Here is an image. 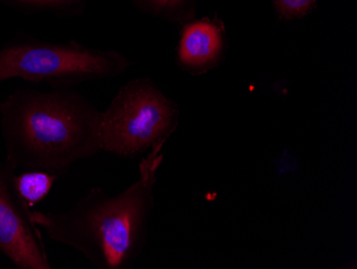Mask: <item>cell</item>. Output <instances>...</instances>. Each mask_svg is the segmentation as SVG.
Listing matches in <instances>:
<instances>
[{
	"instance_id": "1",
	"label": "cell",
	"mask_w": 357,
	"mask_h": 269,
	"mask_svg": "<svg viewBox=\"0 0 357 269\" xmlns=\"http://www.w3.org/2000/svg\"><path fill=\"white\" fill-rule=\"evenodd\" d=\"M164 145L150 150L140 162L139 177L122 194L108 196L93 187L68 212H31V220L48 238L77 251L94 266L128 268L146 242Z\"/></svg>"
},
{
	"instance_id": "2",
	"label": "cell",
	"mask_w": 357,
	"mask_h": 269,
	"mask_svg": "<svg viewBox=\"0 0 357 269\" xmlns=\"http://www.w3.org/2000/svg\"><path fill=\"white\" fill-rule=\"evenodd\" d=\"M0 110L13 163L60 176L102 150L103 112L73 88L24 92Z\"/></svg>"
},
{
	"instance_id": "3",
	"label": "cell",
	"mask_w": 357,
	"mask_h": 269,
	"mask_svg": "<svg viewBox=\"0 0 357 269\" xmlns=\"http://www.w3.org/2000/svg\"><path fill=\"white\" fill-rule=\"evenodd\" d=\"M130 61L117 51L94 49L79 42H30L6 46L0 51V82L10 78L47 82L54 87L114 78Z\"/></svg>"
},
{
	"instance_id": "4",
	"label": "cell",
	"mask_w": 357,
	"mask_h": 269,
	"mask_svg": "<svg viewBox=\"0 0 357 269\" xmlns=\"http://www.w3.org/2000/svg\"><path fill=\"white\" fill-rule=\"evenodd\" d=\"M178 116L176 104L150 80L128 82L103 112L101 150L123 158L151 150L166 143Z\"/></svg>"
},
{
	"instance_id": "5",
	"label": "cell",
	"mask_w": 357,
	"mask_h": 269,
	"mask_svg": "<svg viewBox=\"0 0 357 269\" xmlns=\"http://www.w3.org/2000/svg\"><path fill=\"white\" fill-rule=\"evenodd\" d=\"M11 170L0 168V252L23 269H51L37 224L16 191Z\"/></svg>"
},
{
	"instance_id": "6",
	"label": "cell",
	"mask_w": 357,
	"mask_h": 269,
	"mask_svg": "<svg viewBox=\"0 0 357 269\" xmlns=\"http://www.w3.org/2000/svg\"><path fill=\"white\" fill-rule=\"evenodd\" d=\"M222 51L220 28L208 21L186 24L178 42V59L188 71H199L213 65Z\"/></svg>"
},
{
	"instance_id": "7",
	"label": "cell",
	"mask_w": 357,
	"mask_h": 269,
	"mask_svg": "<svg viewBox=\"0 0 357 269\" xmlns=\"http://www.w3.org/2000/svg\"><path fill=\"white\" fill-rule=\"evenodd\" d=\"M58 177L45 170H33L14 178V184L20 196L31 208L47 196Z\"/></svg>"
},
{
	"instance_id": "8",
	"label": "cell",
	"mask_w": 357,
	"mask_h": 269,
	"mask_svg": "<svg viewBox=\"0 0 357 269\" xmlns=\"http://www.w3.org/2000/svg\"><path fill=\"white\" fill-rule=\"evenodd\" d=\"M16 5L24 7L48 9L58 14H68L77 11L88 0H11Z\"/></svg>"
},
{
	"instance_id": "9",
	"label": "cell",
	"mask_w": 357,
	"mask_h": 269,
	"mask_svg": "<svg viewBox=\"0 0 357 269\" xmlns=\"http://www.w3.org/2000/svg\"><path fill=\"white\" fill-rule=\"evenodd\" d=\"M317 0H274V5L280 17L287 20L298 19L312 10Z\"/></svg>"
},
{
	"instance_id": "10",
	"label": "cell",
	"mask_w": 357,
	"mask_h": 269,
	"mask_svg": "<svg viewBox=\"0 0 357 269\" xmlns=\"http://www.w3.org/2000/svg\"><path fill=\"white\" fill-rule=\"evenodd\" d=\"M148 1L151 3L155 11H162L168 8V5H169V0H148Z\"/></svg>"
},
{
	"instance_id": "11",
	"label": "cell",
	"mask_w": 357,
	"mask_h": 269,
	"mask_svg": "<svg viewBox=\"0 0 357 269\" xmlns=\"http://www.w3.org/2000/svg\"><path fill=\"white\" fill-rule=\"evenodd\" d=\"M184 0H169V5H168V8L169 9H176V8L180 7L183 3Z\"/></svg>"
}]
</instances>
